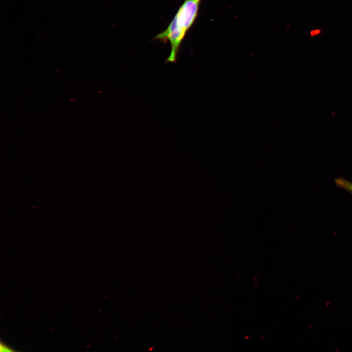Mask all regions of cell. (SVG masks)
<instances>
[{
    "mask_svg": "<svg viewBox=\"0 0 352 352\" xmlns=\"http://www.w3.org/2000/svg\"><path fill=\"white\" fill-rule=\"evenodd\" d=\"M201 0H184L167 28L154 38L164 43L169 41L171 51L166 62L175 63L181 43L198 17Z\"/></svg>",
    "mask_w": 352,
    "mask_h": 352,
    "instance_id": "6da1fadb",
    "label": "cell"
},
{
    "mask_svg": "<svg viewBox=\"0 0 352 352\" xmlns=\"http://www.w3.org/2000/svg\"><path fill=\"white\" fill-rule=\"evenodd\" d=\"M0 351L1 352H14L15 350H13L10 347H8L5 344L2 343V342L0 343Z\"/></svg>",
    "mask_w": 352,
    "mask_h": 352,
    "instance_id": "3957f363",
    "label": "cell"
},
{
    "mask_svg": "<svg viewBox=\"0 0 352 352\" xmlns=\"http://www.w3.org/2000/svg\"><path fill=\"white\" fill-rule=\"evenodd\" d=\"M336 186L345 190L352 195V182L345 178L339 177L335 180Z\"/></svg>",
    "mask_w": 352,
    "mask_h": 352,
    "instance_id": "7a4b0ae2",
    "label": "cell"
}]
</instances>
